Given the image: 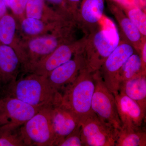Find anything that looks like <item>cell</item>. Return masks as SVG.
<instances>
[{
	"instance_id": "6da1fadb",
	"label": "cell",
	"mask_w": 146,
	"mask_h": 146,
	"mask_svg": "<svg viewBox=\"0 0 146 146\" xmlns=\"http://www.w3.org/2000/svg\"><path fill=\"white\" fill-rule=\"evenodd\" d=\"M4 96L16 98L34 107L53 108L61 103V94L50 86L46 77L33 73L2 88Z\"/></svg>"
},
{
	"instance_id": "7a4b0ae2",
	"label": "cell",
	"mask_w": 146,
	"mask_h": 146,
	"mask_svg": "<svg viewBox=\"0 0 146 146\" xmlns=\"http://www.w3.org/2000/svg\"><path fill=\"white\" fill-rule=\"evenodd\" d=\"M75 27L74 22H71L49 33L25 38L16 50L21 60V70L42 60L61 45L75 40Z\"/></svg>"
},
{
	"instance_id": "3957f363",
	"label": "cell",
	"mask_w": 146,
	"mask_h": 146,
	"mask_svg": "<svg viewBox=\"0 0 146 146\" xmlns=\"http://www.w3.org/2000/svg\"><path fill=\"white\" fill-rule=\"evenodd\" d=\"M119 30L114 21L104 14L98 28L87 35L83 50L86 68L91 72L100 70L119 43Z\"/></svg>"
},
{
	"instance_id": "277c9868",
	"label": "cell",
	"mask_w": 146,
	"mask_h": 146,
	"mask_svg": "<svg viewBox=\"0 0 146 146\" xmlns=\"http://www.w3.org/2000/svg\"><path fill=\"white\" fill-rule=\"evenodd\" d=\"M96 87L95 72L86 66L80 72L75 80L61 91V104L79 119L92 112L91 102Z\"/></svg>"
},
{
	"instance_id": "5b68a950",
	"label": "cell",
	"mask_w": 146,
	"mask_h": 146,
	"mask_svg": "<svg viewBox=\"0 0 146 146\" xmlns=\"http://www.w3.org/2000/svg\"><path fill=\"white\" fill-rule=\"evenodd\" d=\"M52 108H42L21 127L25 146H54Z\"/></svg>"
},
{
	"instance_id": "8992f818",
	"label": "cell",
	"mask_w": 146,
	"mask_h": 146,
	"mask_svg": "<svg viewBox=\"0 0 146 146\" xmlns=\"http://www.w3.org/2000/svg\"><path fill=\"white\" fill-rule=\"evenodd\" d=\"M87 35L78 40L61 45L42 60L29 65L22 70L23 74L33 73L45 76L53 70L70 60L76 54L83 52Z\"/></svg>"
},
{
	"instance_id": "52a82bcc",
	"label": "cell",
	"mask_w": 146,
	"mask_h": 146,
	"mask_svg": "<svg viewBox=\"0 0 146 146\" xmlns=\"http://www.w3.org/2000/svg\"><path fill=\"white\" fill-rule=\"evenodd\" d=\"M80 123L83 146H115L118 130L101 119L93 111L82 118Z\"/></svg>"
},
{
	"instance_id": "ba28073f",
	"label": "cell",
	"mask_w": 146,
	"mask_h": 146,
	"mask_svg": "<svg viewBox=\"0 0 146 146\" xmlns=\"http://www.w3.org/2000/svg\"><path fill=\"white\" fill-rule=\"evenodd\" d=\"M96 87L91 102V110L105 122L117 130L122 127L115 95L107 88L98 71L95 72Z\"/></svg>"
},
{
	"instance_id": "9c48e42d",
	"label": "cell",
	"mask_w": 146,
	"mask_h": 146,
	"mask_svg": "<svg viewBox=\"0 0 146 146\" xmlns=\"http://www.w3.org/2000/svg\"><path fill=\"white\" fill-rule=\"evenodd\" d=\"M135 52L136 51L132 45L120 38L119 44L107 57L98 71L105 84L114 95L119 93V71L126 60Z\"/></svg>"
},
{
	"instance_id": "30bf717a",
	"label": "cell",
	"mask_w": 146,
	"mask_h": 146,
	"mask_svg": "<svg viewBox=\"0 0 146 146\" xmlns=\"http://www.w3.org/2000/svg\"><path fill=\"white\" fill-rule=\"evenodd\" d=\"M42 108L16 98L4 96L0 99V127L7 125H23Z\"/></svg>"
},
{
	"instance_id": "8fae6325",
	"label": "cell",
	"mask_w": 146,
	"mask_h": 146,
	"mask_svg": "<svg viewBox=\"0 0 146 146\" xmlns=\"http://www.w3.org/2000/svg\"><path fill=\"white\" fill-rule=\"evenodd\" d=\"M83 52L76 54L70 60L55 68L47 75L49 83L56 91L61 93L66 86L75 80L80 70L86 66Z\"/></svg>"
},
{
	"instance_id": "7c38bea8",
	"label": "cell",
	"mask_w": 146,
	"mask_h": 146,
	"mask_svg": "<svg viewBox=\"0 0 146 146\" xmlns=\"http://www.w3.org/2000/svg\"><path fill=\"white\" fill-rule=\"evenodd\" d=\"M105 0H82L74 21L84 35L98 28L105 8Z\"/></svg>"
},
{
	"instance_id": "4fadbf2b",
	"label": "cell",
	"mask_w": 146,
	"mask_h": 146,
	"mask_svg": "<svg viewBox=\"0 0 146 146\" xmlns=\"http://www.w3.org/2000/svg\"><path fill=\"white\" fill-rule=\"evenodd\" d=\"M115 97L122 127L129 129L142 128L146 113L139 105L121 92H119Z\"/></svg>"
},
{
	"instance_id": "5bb4252c",
	"label": "cell",
	"mask_w": 146,
	"mask_h": 146,
	"mask_svg": "<svg viewBox=\"0 0 146 146\" xmlns=\"http://www.w3.org/2000/svg\"><path fill=\"white\" fill-rule=\"evenodd\" d=\"M110 11L114 16L119 26L120 38L131 44L138 54L146 37H144L136 26L127 17L124 11L114 3L107 2Z\"/></svg>"
},
{
	"instance_id": "9a60e30c",
	"label": "cell",
	"mask_w": 146,
	"mask_h": 146,
	"mask_svg": "<svg viewBox=\"0 0 146 146\" xmlns=\"http://www.w3.org/2000/svg\"><path fill=\"white\" fill-rule=\"evenodd\" d=\"M52 121L55 136L54 146H57L80 124L78 117L61 104L53 108Z\"/></svg>"
},
{
	"instance_id": "2e32d148",
	"label": "cell",
	"mask_w": 146,
	"mask_h": 146,
	"mask_svg": "<svg viewBox=\"0 0 146 146\" xmlns=\"http://www.w3.org/2000/svg\"><path fill=\"white\" fill-rule=\"evenodd\" d=\"M21 67V60L15 50L0 43V87L16 81Z\"/></svg>"
},
{
	"instance_id": "e0dca14e",
	"label": "cell",
	"mask_w": 146,
	"mask_h": 146,
	"mask_svg": "<svg viewBox=\"0 0 146 146\" xmlns=\"http://www.w3.org/2000/svg\"><path fill=\"white\" fill-rule=\"evenodd\" d=\"M119 92L137 102L146 113V72L120 84Z\"/></svg>"
},
{
	"instance_id": "ac0fdd59",
	"label": "cell",
	"mask_w": 146,
	"mask_h": 146,
	"mask_svg": "<svg viewBox=\"0 0 146 146\" xmlns=\"http://www.w3.org/2000/svg\"><path fill=\"white\" fill-rule=\"evenodd\" d=\"M27 17L52 22L71 19L68 15L47 7L44 0H28L25 9Z\"/></svg>"
},
{
	"instance_id": "d6986e66",
	"label": "cell",
	"mask_w": 146,
	"mask_h": 146,
	"mask_svg": "<svg viewBox=\"0 0 146 146\" xmlns=\"http://www.w3.org/2000/svg\"><path fill=\"white\" fill-rule=\"evenodd\" d=\"M70 22V20L58 22H46L33 18H24L21 24V29L25 38L39 36L53 31Z\"/></svg>"
},
{
	"instance_id": "ffe728a7",
	"label": "cell",
	"mask_w": 146,
	"mask_h": 146,
	"mask_svg": "<svg viewBox=\"0 0 146 146\" xmlns=\"http://www.w3.org/2000/svg\"><path fill=\"white\" fill-rule=\"evenodd\" d=\"M146 146V131L142 128L129 129L121 127L118 130L115 146Z\"/></svg>"
},
{
	"instance_id": "44dd1931",
	"label": "cell",
	"mask_w": 146,
	"mask_h": 146,
	"mask_svg": "<svg viewBox=\"0 0 146 146\" xmlns=\"http://www.w3.org/2000/svg\"><path fill=\"white\" fill-rule=\"evenodd\" d=\"M146 72L144 70L141 56L137 52L131 55L121 68L118 75V81L120 84L128 80L141 73Z\"/></svg>"
},
{
	"instance_id": "7402d4cb",
	"label": "cell",
	"mask_w": 146,
	"mask_h": 146,
	"mask_svg": "<svg viewBox=\"0 0 146 146\" xmlns=\"http://www.w3.org/2000/svg\"><path fill=\"white\" fill-rule=\"evenodd\" d=\"M21 126L7 125L0 127V146H25Z\"/></svg>"
},
{
	"instance_id": "603a6c76",
	"label": "cell",
	"mask_w": 146,
	"mask_h": 146,
	"mask_svg": "<svg viewBox=\"0 0 146 146\" xmlns=\"http://www.w3.org/2000/svg\"><path fill=\"white\" fill-rule=\"evenodd\" d=\"M16 29V21L13 16L6 14L0 18V43L13 47Z\"/></svg>"
},
{
	"instance_id": "cb8c5ba5",
	"label": "cell",
	"mask_w": 146,
	"mask_h": 146,
	"mask_svg": "<svg viewBox=\"0 0 146 146\" xmlns=\"http://www.w3.org/2000/svg\"><path fill=\"white\" fill-rule=\"evenodd\" d=\"M127 17L141 34L146 37V11L138 8L123 9Z\"/></svg>"
},
{
	"instance_id": "d4e9b609",
	"label": "cell",
	"mask_w": 146,
	"mask_h": 146,
	"mask_svg": "<svg viewBox=\"0 0 146 146\" xmlns=\"http://www.w3.org/2000/svg\"><path fill=\"white\" fill-rule=\"evenodd\" d=\"M80 123L74 130L63 139L57 146H83L81 137Z\"/></svg>"
},
{
	"instance_id": "484cf974",
	"label": "cell",
	"mask_w": 146,
	"mask_h": 146,
	"mask_svg": "<svg viewBox=\"0 0 146 146\" xmlns=\"http://www.w3.org/2000/svg\"><path fill=\"white\" fill-rule=\"evenodd\" d=\"M114 3L123 9L133 8L141 9L146 11V0H106Z\"/></svg>"
},
{
	"instance_id": "4316f807",
	"label": "cell",
	"mask_w": 146,
	"mask_h": 146,
	"mask_svg": "<svg viewBox=\"0 0 146 146\" xmlns=\"http://www.w3.org/2000/svg\"><path fill=\"white\" fill-rule=\"evenodd\" d=\"M28 0H10L9 7L13 13L18 16H21L25 11Z\"/></svg>"
},
{
	"instance_id": "83f0119b",
	"label": "cell",
	"mask_w": 146,
	"mask_h": 146,
	"mask_svg": "<svg viewBox=\"0 0 146 146\" xmlns=\"http://www.w3.org/2000/svg\"><path fill=\"white\" fill-rule=\"evenodd\" d=\"M82 0H66V5L69 13L74 19Z\"/></svg>"
},
{
	"instance_id": "f1b7e54d",
	"label": "cell",
	"mask_w": 146,
	"mask_h": 146,
	"mask_svg": "<svg viewBox=\"0 0 146 146\" xmlns=\"http://www.w3.org/2000/svg\"><path fill=\"white\" fill-rule=\"evenodd\" d=\"M44 1H46L52 4L53 5L56 6L57 7L58 11L59 12L68 16H72L69 13L67 8L66 0H44Z\"/></svg>"
},
{
	"instance_id": "f546056e",
	"label": "cell",
	"mask_w": 146,
	"mask_h": 146,
	"mask_svg": "<svg viewBox=\"0 0 146 146\" xmlns=\"http://www.w3.org/2000/svg\"><path fill=\"white\" fill-rule=\"evenodd\" d=\"M139 55L142 60L143 68L144 70H146V41L144 42L141 47Z\"/></svg>"
},
{
	"instance_id": "4dcf8cb0",
	"label": "cell",
	"mask_w": 146,
	"mask_h": 146,
	"mask_svg": "<svg viewBox=\"0 0 146 146\" xmlns=\"http://www.w3.org/2000/svg\"><path fill=\"white\" fill-rule=\"evenodd\" d=\"M7 7L3 0H0V18L6 14Z\"/></svg>"
},
{
	"instance_id": "1f68e13d",
	"label": "cell",
	"mask_w": 146,
	"mask_h": 146,
	"mask_svg": "<svg viewBox=\"0 0 146 146\" xmlns=\"http://www.w3.org/2000/svg\"><path fill=\"white\" fill-rule=\"evenodd\" d=\"M3 1H4L5 3L7 6L9 7V4L10 0H3Z\"/></svg>"
}]
</instances>
